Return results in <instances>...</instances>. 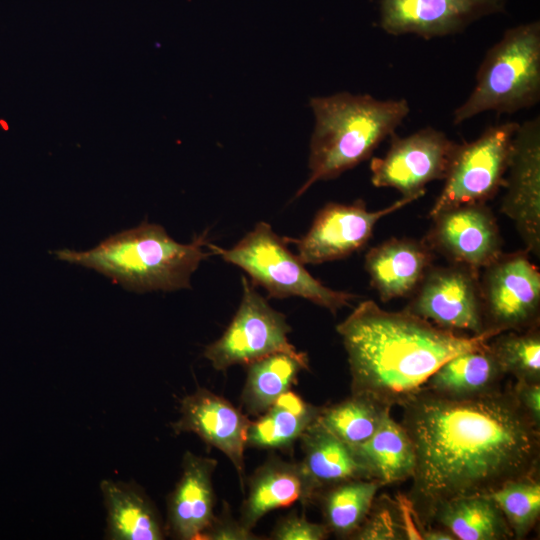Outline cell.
<instances>
[{"label": "cell", "mask_w": 540, "mask_h": 540, "mask_svg": "<svg viewBox=\"0 0 540 540\" xmlns=\"http://www.w3.org/2000/svg\"><path fill=\"white\" fill-rule=\"evenodd\" d=\"M489 495L502 511L513 538L524 539L540 515V482L536 475L507 482Z\"/></svg>", "instance_id": "f546056e"}, {"label": "cell", "mask_w": 540, "mask_h": 540, "mask_svg": "<svg viewBox=\"0 0 540 540\" xmlns=\"http://www.w3.org/2000/svg\"><path fill=\"white\" fill-rule=\"evenodd\" d=\"M381 485L369 479H354L323 490L325 525L340 537L353 536L368 516Z\"/></svg>", "instance_id": "4316f807"}, {"label": "cell", "mask_w": 540, "mask_h": 540, "mask_svg": "<svg viewBox=\"0 0 540 540\" xmlns=\"http://www.w3.org/2000/svg\"><path fill=\"white\" fill-rule=\"evenodd\" d=\"M528 251L502 254L480 283L485 330L523 331L539 325L540 272Z\"/></svg>", "instance_id": "9c48e42d"}, {"label": "cell", "mask_w": 540, "mask_h": 540, "mask_svg": "<svg viewBox=\"0 0 540 540\" xmlns=\"http://www.w3.org/2000/svg\"><path fill=\"white\" fill-rule=\"evenodd\" d=\"M504 376L487 344L450 358L423 387L446 397L467 398L497 389Z\"/></svg>", "instance_id": "603a6c76"}, {"label": "cell", "mask_w": 540, "mask_h": 540, "mask_svg": "<svg viewBox=\"0 0 540 540\" xmlns=\"http://www.w3.org/2000/svg\"><path fill=\"white\" fill-rule=\"evenodd\" d=\"M249 425L248 418L226 399L198 388L181 400L180 417L172 428L175 433H194L224 453L235 467L244 490V450Z\"/></svg>", "instance_id": "2e32d148"}, {"label": "cell", "mask_w": 540, "mask_h": 540, "mask_svg": "<svg viewBox=\"0 0 540 540\" xmlns=\"http://www.w3.org/2000/svg\"><path fill=\"white\" fill-rule=\"evenodd\" d=\"M213 458L185 452L182 473L167 501V529L177 539H200L214 515Z\"/></svg>", "instance_id": "e0dca14e"}, {"label": "cell", "mask_w": 540, "mask_h": 540, "mask_svg": "<svg viewBox=\"0 0 540 540\" xmlns=\"http://www.w3.org/2000/svg\"><path fill=\"white\" fill-rule=\"evenodd\" d=\"M208 243L207 231L181 244L161 225L143 221L90 250L64 248L54 253L59 260L95 270L126 290L145 293L190 288L191 275L212 255L204 250Z\"/></svg>", "instance_id": "3957f363"}, {"label": "cell", "mask_w": 540, "mask_h": 540, "mask_svg": "<svg viewBox=\"0 0 540 540\" xmlns=\"http://www.w3.org/2000/svg\"><path fill=\"white\" fill-rule=\"evenodd\" d=\"M518 126L517 122L492 125L476 140L458 143L431 218L457 206L486 203L504 187Z\"/></svg>", "instance_id": "52a82bcc"}, {"label": "cell", "mask_w": 540, "mask_h": 540, "mask_svg": "<svg viewBox=\"0 0 540 540\" xmlns=\"http://www.w3.org/2000/svg\"><path fill=\"white\" fill-rule=\"evenodd\" d=\"M100 491L107 511L109 540H161L165 537L159 513L134 483L102 480Z\"/></svg>", "instance_id": "ffe728a7"}, {"label": "cell", "mask_w": 540, "mask_h": 540, "mask_svg": "<svg viewBox=\"0 0 540 540\" xmlns=\"http://www.w3.org/2000/svg\"><path fill=\"white\" fill-rule=\"evenodd\" d=\"M512 391L520 406L540 429V383L516 381Z\"/></svg>", "instance_id": "836d02e7"}, {"label": "cell", "mask_w": 540, "mask_h": 540, "mask_svg": "<svg viewBox=\"0 0 540 540\" xmlns=\"http://www.w3.org/2000/svg\"><path fill=\"white\" fill-rule=\"evenodd\" d=\"M540 99V22L505 31L486 53L476 75V85L453 114L460 124L486 111L514 113L536 105Z\"/></svg>", "instance_id": "5b68a950"}, {"label": "cell", "mask_w": 540, "mask_h": 540, "mask_svg": "<svg viewBox=\"0 0 540 540\" xmlns=\"http://www.w3.org/2000/svg\"><path fill=\"white\" fill-rule=\"evenodd\" d=\"M479 277L461 265L431 266L405 310L446 330L482 334L487 330Z\"/></svg>", "instance_id": "8fae6325"}, {"label": "cell", "mask_w": 540, "mask_h": 540, "mask_svg": "<svg viewBox=\"0 0 540 540\" xmlns=\"http://www.w3.org/2000/svg\"><path fill=\"white\" fill-rule=\"evenodd\" d=\"M319 410L288 390L256 421L250 422L247 446L260 449L287 448L315 421Z\"/></svg>", "instance_id": "d4e9b609"}, {"label": "cell", "mask_w": 540, "mask_h": 540, "mask_svg": "<svg viewBox=\"0 0 540 540\" xmlns=\"http://www.w3.org/2000/svg\"><path fill=\"white\" fill-rule=\"evenodd\" d=\"M504 374L516 381L540 383V332L534 326L523 331H506L488 341Z\"/></svg>", "instance_id": "f1b7e54d"}, {"label": "cell", "mask_w": 540, "mask_h": 540, "mask_svg": "<svg viewBox=\"0 0 540 540\" xmlns=\"http://www.w3.org/2000/svg\"><path fill=\"white\" fill-rule=\"evenodd\" d=\"M299 439L304 454L300 465L314 496L344 481L368 479L351 446L325 429L316 419Z\"/></svg>", "instance_id": "44dd1931"}, {"label": "cell", "mask_w": 540, "mask_h": 540, "mask_svg": "<svg viewBox=\"0 0 540 540\" xmlns=\"http://www.w3.org/2000/svg\"><path fill=\"white\" fill-rule=\"evenodd\" d=\"M432 219L424 241L452 264L479 272L503 254L496 219L485 203L450 208Z\"/></svg>", "instance_id": "4fadbf2b"}, {"label": "cell", "mask_w": 540, "mask_h": 540, "mask_svg": "<svg viewBox=\"0 0 540 540\" xmlns=\"http://www.w3.org/2000/svg\"><path fill=\"white\" fill-rule=\"evenodd\" d=\"M390 146L383 157L370 163L371 182L375 187L393 188L402 197L420 198L428 183L444 180L458 143L432 127L409 136H390Z\"/></svg>", "instance_id": "30bf717a"}, {"label": "cell", "mask_w": 540, "mask_h": 540, "mask_svg": "<svg viewBox=\"0 0 540 540\" xmlns=\"http://www.w3.org/2000/svg\"><path fill=\"white\" fill-rule=\"evenodd\" d=\"M347 352L352 394L383 405H402L446 361L483 348L498 333L463 336L405 309L389 312L373 300L360 302L336 327Z\"/></svg>", "instance_id": "7a4b0ae2"}, {"label": "cell", "mask_w": 540, "mask_h": 540, "mask_svg": "<svg viewBox=\"0 0 540 540\" xmlns=\"http://www.w3.org/2000/svg\"><path fill=\"white\" fill-rule=\"evenodd\" d=\"M506 0H381L382 29L424 39L463 31L472 22L502 13Z\"/></svg>", "instance_id": "9a60e30c"}, {"label": "cell", "mask_w": 540, "mask_h": 540, "mask_svg": "<svg viewBox=\"0 0 540 540\" xmlns=\"http://www.w3.org/2000/svg\"><path fill=\"white\" fill-rule=\"evenodd\" d=\"M401 522V521H400ZM399 521L393 520L388 510H379L366 517L354 539H405V529Z\"/></svg>", "instance_id": "1f68e13d"}, {"label": "cell", "mask_w": 540, "mask_h": 540, "mask_svg": "<svg viewBox=\"0 0 540 540\" xmlns=\"http://www.w3.org/2000/svg\"><path fill=\"white\" fill-rule=\"evenodd\" d=\"M501 211L516 225L526 251L540 256V118L519 124L512 143Z\"/></svg>", "instance_id": "5bb4252c"}, {"label": "cell", "mask_w": 540, "mask_h": 540, "mask_svg": "<svg viewBox=\"0 0 540 540\" xmlns=\"http://www.w3.org/2000/svg\"><path fill=\"white\" fill-rule=\"evenodd\" d=\"M240 305L219 339L209 344L204 356L216 370L247 365L273 353L307 357L289 342L291 327L281 312L272 308L255 287L242 277Z\"/></svg>", "instance_id": "ba28073f"}, {"label": "cell", "mask_w": 540, "mask_h": 540, "mask_svg": "<svg viewBox=\"0 0 540 540\" xmlns=\"http://www.w3.org/2000/svg\"><path fill=\"white\" fill-rule=\"evenodd\" d=\"M325 524L308 521L303 516L289 515L281 520L272 532L276 540H322L328 537Z\"/></svg>", "instance_id": "4dcf8cb0"}, {"label": "cell", "mask_w": 540, "mask_h": 540, "mask_svg": "<svg viewBox=\"0 0 540 540\" xmlns=\"http://www.w3.org/2000/svg\"><path fill=\"white\" fill-rule=\"evenodd\" d=\"M425 540H455V537L446 529H428L421 533Z\"/></svg>", "instance_id": "e575fe53"}, {"label": "cell", "mask_w": 540, "mask_h": 540, "mask_svg": "<svg viewBox=\"0 0 540 540\" xmlns=\"http://www.w3.org/2000/svg\"><path fill=\"white\" fill-rule=\"evenodd\" d=\"M418 198L402 197L386 208L369 211L362 200L353 204L328 203L316 214L308 232L296 244L303 264H321L348 257L371 238L377 222Z\"/></svg>", "instance_id": "7c38bea8"}, {"label": "cell", "mask_w": 540, "mask_h": 540, "mask_svg": "<svg viewBox=\"0 0 540 540\" xmlns=\"http://www.w3.org/2000/svg\"><path fill=\"white\" fill-rule=\"evenodd\" d=\"M434 252L424 240L391 238L371 248L365 269L381 301L411 296L432 266Z\"/></svg>", "instance_id": "ac0fdd59"}, {"label": "cell", "mask_w": 540, "mask_h": 540, "mask_svg": "<svg viewBox=\"0 0 540 540\" xmlns=\"http://www.w3.org/2000/svg\"><path fill=\"white\" fill-rule=\"evenodd\" d=\"M200 539L207 540H253L258 539L240 521L234 520L228 512L215 517L210 527Z\"/></svg>", "instance_id": "d6a6232c"}, {"label": "cell", "mask_w": 540, "mask_h": 540, "mask_svg": "<svg viewBox=\"0 0 540 540\" xmlns=\"http://www.w3.org/2000/svg\"><path fill=\"white\" fill-rule=\"evenodd\" d=\"M401 406L415 454L412 504L427 520L441 502L491 494L538 471L539 429L512 388L451 398L422 387Z\"/></svg>", "instance_id": "6da1fadb"}, {"label": "cell", "mask_w": 540, "mask_h": 540, "mask_svg": "<svg viewBox=\"0 0 540 540\" xmlns=\"http://www.w3.org/2000/svg\"><path fill=\"white\" fill-rule=\"evenodd\" d=\"M391 408L367 396L351 394L339 403L320 408L316 421L352 447L369 440Z\"/></svg>", "instance_id": "83f0119b"}, {"label": "cell", "mask_w": 540, "mask_h": 540, "mask_svg": "<svg viewBox=\"0 0 540 540\" xmlns=\"http://www.w3.org/2000/svg\"><path fill=\"white\" fill-rule=\"evenodd\" d=\"M390 411L369 440L351 447L368 479L381 486L412 478L415 468L410 437L403 425L391 417Z\"/></svg>", "instance_id": "7402d4cb"}, {"label": "cell", "mask_w": 540, "mask_h": 540, "mask_svg": "<svg viewBox=\"0 0 540 540\" xmlns=\"http://www.w3.org/2000/svg\"><path fill=\"white\" fill-rule=\"evenodd\" d=\"M313 497L300 463L271 458L250 477L239 521L252 530L268 512L288 507L296 501L305 503Z\"/></svg>", "instance_id": "d6986e66"}, {"label": "cell", "mask_w": 540, "mask_h": 540, "mask_svg": "<svg viewBox=\"0 0 540 540\" xmlns=\"http://www.w3.org/2000/svg\"><path fill=\"white\" fill-rule=\"evenodd\" d=\"M315 127L310 141L309 176L295 197L314 183L331 180L370 158L409 114L405 99L379 100L340 92L314 97Z\"/></svg>", "instance_id": "277c9868"}, {"label": "cell", "mask_w": 540, "mask_h": 540, "mask_svg": "<svg viewBox=\"0 0 540 540\" xmlns=\"http://www.w3.org/2000/svg\"><path fill=\"white\" fill-rule=\"evenodd\" d=\"M207 248L224 261L243 269L268 297H300L336 313L358 296L333 290L314 278L271 225L261 221L236 245L224 249L210 242Z\"/></svg>", "instance_id": "8992f818"}, {"label": "cell", "mask_w": 540, "mask_h": 540, "mask_svg": "<svg viewBox=\"0 0 540 540\" xmlns=\"http://www.w3.org/2000/svg\"><path fill=\"white\" fill-rule=\"evenodd\" d=\"M247 366L242 405L249 414L260 416L280 395L290 390L301 370L308 369V358L273 353Z\"/></svg>", "instance_id": "484cf974"}, {"label": "cell", "mask_w": 540, "mask_h": 540, "mask_svg": "<svg viewBox=\"0 0 540 540\" xmlns=\"http://www.w3.org/2000/svg\"><path fill=\"white\" fill-rule=\"evenodd\" d=\"M431 519L460 540H503L512 531L489 494L450 499L438 504Z\"/></svg>", "instance_id": "cb8c5ba5"}]
</instances>
